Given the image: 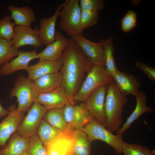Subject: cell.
Here are the masks:
<instances>
[{
    "mask_svg": "<svg viewBox=\"0 0 155 155\" xmlns=\"http://www.w3.org/2000/svg\"><path fill=\"white\" fill-rule=\"evenodd\" d=\"M60 72L62 82L69 103L75 104L73 97L78 90L82 79L88 73L92 65L88 61L79 46L71 38L64 51L61 58Z\"/></svg>",
    "mask_w": 155,
    "mask_h": 155,
    "instance_id": "cell-1",
    "label": "cell"
},
{
    "mask_svg": "<svg viewBox=\"0 0 155 155\" xmlns=\"http://www.w3.org/2000/svg\"><path fill=\"white\" fill-rule=\"evenodd\" d=\"M127 101V96L121 91L113 79L107 85L104 104L106 128L111 132L117 131L122 125L123 107Z\"/></svg>",
    "mask_w": 155,
    "mask_h": 155,
    "instance_id": "cell-2",
    "label": "cell"
},
{
    "mask_svg": "<svg viewBox=\"0 0 155 155\" xmlns=\"http://www.w3.org/2000/svg\"><path fill=\"white\" fill-rule=\"evenodd\" d=\"M14 85L9 96V98L16 97L18 102L19 111H28L39 94L34 83L28 77L20 75L14 82Z\"/></svg>",
    "mask_w": 155,
    "mask_h": 155,
    "instance_id": "cell-3",
    "label": "cell"
},
{
    "mask_svg": "<svg viewBox=\"0 0 155 155\" xmlns=\"http://www.w3.org/2000/svg\"><path fill=\"white\" fill-rule=\"evenodd\" d=\"M113 79L107 73L105 66L93 65L80 89L73 97L75 102H84L95 90L108 85Z\"/></svg>",
    "mask_w": 155,
    "mask_h": 155,
    "instance_id": "cell-4",
    "label": "cell"
},
{
    "mask_svg": "<svg viewBox=\"0 0 155 155\" xmlns=\"http://www.w3.org/2000/svg\"><path fill=\"white\" fill-rule=\"evenodd\" d=\"M91 143L96 140L102 141L110 145L118 155L123 153L124 142L122 135H114L96 120L92 118L81 129Z\"/></svg>",
    "mask_w": 155,
    "mask_h": 155,
    "instance_id": "cell-5",
    "label": "cell"
},
{
    "mask_svg": "<svg viewBox=\"0 0 155 155\" xmlns=\"http://www.w3.org/2000/svg\"><path fill=\"white\" fill-rule=\"evenodd\" d=\"M79 0H67L61 11L59 27L69 36L82 33L80 23L81 10Z\"/></svg>",
    "mask_w": 155,
    "mask_h": 155,
    "instance_id": "cell-6",
    "label": "cell"
},
{
    "mask_svg": "<svg viewBox=\"0 0 155 155\" xmlns=\"http://www.w3.org/2000/svg\"><path fill=\"white\" fill-rule=\"evenodd\" d=\"M107 85L97 88L83 102L92 117L106 128L107 124L104 104Z\"/></svg>",
    "mask_w": 155,
    "mask_h": 155,
    "instance_id": "cell-7",
    "label": "cell"
},
{
    "mask_svg": "<svg viewBox=\"0 0 155 155\" xmlns=\"http://www.w3.org/2000/svg\"><path fill=\"white\" fill-rule=\"evenodd\" d=\"M47 111L38 102H34L19 126L17 131L19 134L24 137L29 138L36 134L39 124Z\"/></svg>",
    "mask_w": 155,
    "mask_h": 155,
    "instance_id": "cell-8",
    "label": "cell"
},
{
    "mask_svg": "<svg viewBox=\"0 0 155 155\" xmlns=\"http://www.w3.org/2000/svg\"><path fill=\"white\" fill-rule=\"evenodd\" d=\"M71 38L81 48L89 62L92 65L104 66V40L98 42L91 41L82 33Z\"/></svg>",
    "mask_w": 155,
    "mask_h": 155,
    "instance_id": "cell-9",
    "label": "cell"
},
{
    "mask_svg": "<svg viewBox=\"0 0 155 155\" xmlns=\"http://www.w3.org/2000/svg\"><path fill=\"white\" fill-rule=\"evenodd\" d=\"M9 114L0 122V147L7 145V142L11 135L17 131L20 124L24 118V113L19 111L15 104L8 108Z\"/></svg>",
    "mask_w": 155,
    "mask_h": 155,
    "instance_id": "cell-10",
    "label": "cell"
},
{
    "mask_svg": "<svg viewBox=\"0 0 155 155\" xmlns=\"http://www.w3.org/2000/svg\"><path fill=\"white\" fill-rule=\"evenodd\" d=\"M62 109L66 123L73 129H81L92 118L83 103L75 105L68 102Z\"/></svg>",
    "mask_w": 155,
    "mask_h": 155,
    "instance_id": "cell-11",
    "label": "cell"
},
{
    "mask_svg": "<svg viewBox=\"0 0 155 155\" xmlns=\"http://www.w3.org/2000/svg\"><path fill=\"white\" fill-rule=\"evenodd\" d=\"M75 129L61 131L47 147V155H72L75 141Z\"/></svg>",
    "mask_w": 155,
    "mask_h": 155,
    "instance_id": "cell-12",
    "label": "cell"
},
{
    "mask_svg": "<svg viewBox=\"0 0 155 155\" xmlns=\"http://www.w3.org/2000/svg\"><path fill=\"white\" fill-rule=\"evenodd\" d=\"M39 29H34L30 27L16 25L13 39L14 44L17 49L25 45L33 46L35 49L41 47L39 35Z\"/></svg>",
    "mask_w": 155,
    "mask_h": 155,
    "instance_id": "cell-13",
    "label": "cell"
},
{
    "mask_svg": "<svg viewBox=\"0 0 155 155\" xmlns=\"http://www.w3.org/2000/svg\"><path fill=\"white\" fill-rule=\"evenodd\" d=\"M36 101L45 107L48 110L62 108L69 102L62 83L51 92L39 94Z\"/></svg>",
    "mask_w": 155,
    "mask_h": 155,
    "instance_id": "cell-14",
    "label": "cell"
},
{
    "mask_svg": "<svg viewBox=\"0 0 155 155\" xmlns=\"http://www.w3.org/2000/svg\"><path fill=\"white\" fill-rule=\"evenodd\" d=\"M66 0L59 5L53 15L47 18L40 20L39 35L43 45H47L54 42L55 35V25L60 12L66 3Z\"/></svg>",
    "mask_w": 155,
    "mask_h": 155,
    "instance_id": "cell-15",
    "label": "cell"
},
{
    "mask_svg": "<svg viewBox=\"0 0 155 155\" xmlns=\"http://www.w3.org/2000/svg\"><path fill=\"white\" fill-rule=\"evenodd\" d=\"M38 58L36 50L32 51H21L15 58L0 67V76L10 75L20 70H26L30 61Z\"/></svg>",
    "mask_w": 155,
    "mask_h": 155,
    "instance_id": "cell-16",
    "label": "cell"
},
{
    "mask_svg": "<svg viewBox=\"0 0 155 155\" xmlns=\"http://www.w3.org/2000/svg\"><path fill=\"white\" fill-rule=\"evenodd\" d=\"M69 42V38L65 37L61 32H56L54 42L47 45L42 51L37 53L38 58L48 61L61 59Z\"/></svg>",
    "mask_w": 155,
    "mask_h": 155,
    "instance_id": "cell-17",
    "label": "cell"
},
{
    "mask_svg": "<svg viewBox=\"0 0 155 155\" xmlns=\"http://www.w3.org/2000/svg\"><path fill=\"white\" fill-rule=\"evenodd\" d=\"M62 66L61 59L56 61L39 59L36 64L29 65L26 70L28 77L34 81L45 74L59 71Z\"/></svg>",
    "mask_w": 155,
    "mask_h": 155,
    "instance_id": "cell-18",
    "label": "cell"
},
{
    "mask_svg": "<svg viewBox=\"0 0 155 155\" xmlns=\"http://www.w3.org/2000/svg\"><path fill=\"white\" fill-rule=\"evenodd\" d=\"M136 99V105L135 109L127 118L122 127L116 132L117 134L122 135L129 128L132 123L144 113H153L152 108L148 106L146 104L147 98L144 91L139 92L135 95Z\"/></svg>",
    "mask_w": 155,
    "mask_h": 155,
    "instance_id": "cell-19",
    "label": "cell"
},
{
    "mask_svg": "<svg viewBox=\"0 0 155 155\" xmlns=\"http://www.w3.org/2000/svg\"><path fill=\"white\" fill-rule=\"evenodd\" d=\"M113 77L121 91L127 96L129 94L135 96L139 92V81L133 75L117 70Z\"/></svg>",
    "mask_w": 155,
    "mask_h": 155,
    "instance_id": "cell-20",
    "label": "cell"
},
{
    "mask_svg": "<svg viewBox=\"0 0 155 155\" xmlns=\"http://www.w3.org/2000/svg\"><path fill=\"white\" fill-rule=\"evenodd\" d=\"M8 9L16 25L30 27L32 23L36 20V15L34 11L28 5L18 7L10 4Z\"/></svg>",
    "mask_w": 155,
    "mask_h": 155,
    "instance_id": "cell-21",
    "label": "cell"
},
{
    "mask_svg": "<svg viewBox=\"0 0 155 155\" xmlns=\"http://www.w3.org/2000/svg\"><path fill=\"white\" fill-rule=\"evenodd\" d=\"M29 146V138L22 137L16 131L10 136L8 144L0 150V155H21Z\"/></svg>",
    "mask_w": 155,
    "mask_h": 155,
    "instance_id": "cell-22",
    "label": "cell"
},
{
    "mask_svg": "<svg viewBox=\"0 0 155 155\" xmlns=\"http://www.w3.org/2000/svg\"><path fill=\"white\" fill-rule=\"evenodd\" d=\"M62 77L60 71L43 75L33 81L39 94L51 92L60 85Z\"/></svg>",
    "mask_w": 155,
    "mask_h": 155,
    "instance_id": "cell-23",
    "label": "cell"
},
{
    "mask_svg": "<svg viewBox=\"0 0 155 155\" xmlns=\"http://www.w3.org/2000/svg\"><path fill=\"white\" fill-rule=\"evenodd\" d=\"M42 118L37 128L36 134L45 147H47L61 132Z\"/></svg>",
    "mask_w": 155,
    "mask_h": 155,
    "instance_id": "cell-24",
    "label": "cell"
},
{
    "mask_svg": "<svg viewBox=\"0 0 155 155\" xmlns=\"http://www.w3.org/2000/svg\"><path fill=\"white\" fill-rule=\"evenodd\" d=\"M103 49L106 70L108 74L113 77L118 70L113 56L115 49L113 37L104 40Z\"/></svg>",
    "mask_w": 155,
    "mask_h": 155,
    "instance_id": "cell-25",
    "label": "cell"
},
{
    "mask_svg": "<svg viewBox=\"0 0 155 155\" xmlns=\"http://www.w3.org/2000/svg\"><path fill=\"white\" fill-rule=\"evenodd\" d=\"M21 51L15 46L13 39L0 38V67L17 57Z\"/></svg>",
    "mask_w": 155,
    "mask_h": 155,
    "instance_id": "cell-26",
    "label": "cell"
},
{
    "mask_svg": "<svg viewBox=\"0 0 155 155\" xmlns=\"http://www.w3.org/2000/svg\"><path fill=\"white\" fill-rule=\"evenodd\" d=\"M43 118L62 131L72 129L68 126L65 120L62 108L48 110Z\"/></svg>",
    "mask_w": 155,
    "mask_h": 155,
    "instance_id": "cell-27",
    "label": "cell"
},
{
    "mask_svg": "<svg viewBox=\"0 0 155 155\" xmlns=\"http://www.w3.org/2000/svg\"><path fill=\"white\" fill-rule=\"evenodd\" d=\"M75 139L72 155H90L91 143L81 129H75Z\"/></svg>",
    "mask_w": 155,
    "mask_h": 155,
    "instance_id": "cell-28",
    "label": "cell"
},
{
    "mask_svg": "<svg viewBox=\"0 0 155 155\" xmlns=\"http://www.w3.org/2000/svg\"><path fill=\"white\" fill-rule=\"evenodd\" d=\"M123 153L125 155H155V150L138 144L124 142L122 146Z\"/></svg>",
    "mask_w": 155,
    "mask_h": 155,
    "instance_id": "cell-29",
    "label": "cell"
},
{
    "mask_svg": "<svg viewBox=\"0 0 155 155\" xmlns=\"http://www.w3.org/2000/svg\"><path fill=\"white\" fill-rule=\"evenodd\" d=\"M10 16H5L0 19V38L6 39H13L14 35L15 24L11 22Z\"/></svg>",
    "mask_w": 155,
    "mask_h": 155,
    "instance_id": "cell-30",
    "label": "cell"
},
{
    "mask_svg": "<svg viewBox=\"0 0 155 155\" xmlns=\"http://www.w3.org/2000/svg\"><path fill=\"white\" fill-rule=\"evenodd\" d=\"M98 20V12L82 11L80 17V31L94 26Z\"/></svg>",
    "mask_w": 155,
    "mask_h": 155,
    "instance_id": "cell-31",
    "label": "cell"
},
{
    "mask_svg": "<svg viewBox=\"0 0 155 155\" xmlns=\"http://www.w3.org/2000/svg\"><path fill=\"white\" fill-rule=\"evenodd\" d=\"M29 146L27 152L30 155H47V149L36 134L29 138Z\"/></svg>",
    "mask_w": 155,
    "mask_h": 155,
    "instance_id": "cell-32",
    "label": "cell"
},
{
    "mask_svg": "<svg viewBox=\"0 0 155 155\" xmlns=\"http://www.w3.org/2000/svg\"><path fill=\"white\" fill-rule=\"evenodd\" d=\"M79 5L81 11L98 12L103 10L104 3L103 0H80Z\"/></svg>",
    "mask_w": 155,
    "mask_h": 155,
    "instance_id": "cell-33",
    "label": "cell"
},
{
    "mask_svg": "<svg viewBox=\"0 0 155 155\" xmlns=\"http://www.w3.org/2000/svg\"><path fill=\"white\" fill-rule=\"evenodd\" d=\"M136 16L133 11L128 10L121 20V30L123 32H129L136 26Z\"/></svg>",
    "mask_w": 155,
    "mask_h": 155,
    "instance_id": "cell-34",
    "label": "cell"
},
{
    "mask_svg": "<svg viewBox=\"0 0 155 155\" xmlns=\"http://www.w3.org/2000/svg\"><path fill=\"white\" fill-rule=\"evenodd\" d=\"M136 67L143 71L151 80H155V69L149 67L138 61L136 62Z\"/></svg>",
    "mask_w": 155,
    "mask_h": 155,
    "instance_id": "cell-35",
    "label": "cell"
},
{
    "mask_svg": "<svg viewBox=\"0 0 155 155\" xmlns=\"http://www.w3.org/2000/svg\"><path fill=\"white\" fill-rule=\"evenodd\" d=\"M9 111L5 109L2 106L0 102V118L5 117L9 114Z\"/></svg>",
    "mask_w": 155,
    "mask_h": 155,
    "instance_id": "cell-36",
    "label": "cell"
},
{
    "mask_svg": "<svg viewBox=\"0 0 155 155\" xmlns=\"http://www.w3.org/2000/svg\"><path fill=\"white\" fill-rule=\"evenodd\" d=\"M132 1V4L135 5L136 6L139 4L140 2V1L138 0H133Z\"/></svg>",
    "mask_w": 155,
    "mask_h": 155,
    "instance_id": "cell-37",
    "label": "cell"
},
{
    "mask_svg": "<svg viewBox=\"0 0 155 155\" xmlns=\"http://www.w3.org/2000/svg\"><path fill=\"white\" fill-rule=\"evenodd\" d=\"M21 155H30V154L27 152H26Z\"/></svg>",
    "mask_w": 155,
    "mask_h": 155,
    "instance_id": "cell-38",
    "label": "cell"
},
{
    "mask_svg": "<svg viewBox=\"0 0 155 155\" xmlns=\"http://www.w3.org/2000/svg\"></svg>",
    "mask_w": 155,
    "mask_h": 155,
    "instance_id": "cell-39",
    "label": "cell"
}]
</instances>
